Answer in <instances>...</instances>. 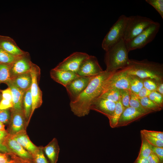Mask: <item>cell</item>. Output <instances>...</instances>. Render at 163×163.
<instances>
[{
	"mask_svg": "<svg viewBox=\"0 0 163 163\" xmlns=\"http://www.w3.org/2000/svg\"><path fill=\"white\" fill-rule=\"evenodd\" d=\"M160 26L159 22L155 21L133 39L126 42L129 52L142 48L152 42L159 31Z\"/></svg>",
	"mask_w": 163,
	"mask_h": 163,
	"instance_id": "5b68a950",
	"label": "cell"
},
{
	"mask_svg": "<svg viewBox=\"0 0 163 163\" xmlns=\"http://www.w3.org/2000/svg\"><path fill=\"white\" fill-rule=\"evenodd\" d=\"M11 135L20 145L32 155L37 150L38 147L30 141L27 133L26 129Z\"/></svg>",
	"mask_w": 163,
	"mask_h": 163,
	"instance_id": "ffe728a7",
	"label": "cell"
},
{
	"mask_svg": "<svg viewBox=\"0 0 163 163\" xmlns=\"http://www.w3.org/2000/svg\"><path fill=\"white\" fill-rule=\"evenodd\" d=\"M50 75L51 78L53 80L65 87L73 80L79 76L75 72L58 70L54 68L50 70Z\"/></svg>",
	"mask_w": 163,
	"mask_h": 163,
	"instance_id": "ac0fdd59",
	"label": "cell"
},
{
	"mask_svg": "<svg viewBox=\"0 0 163 163\" xmlns=\"http://www.w3.org/2000/svg\"><path fill=\"white\" fill-rule=\"evenodd\" d=\"M10 79L9 64L0 63V84H6Z\"/></svg>",
	"mask_w": 163,
	"mask_h": 163,
	"instance_id": "f1b7e54d",
	"label": "cell"
},
{
	"mask_svg": "<svg viewBox=\"0 0 163 163\" xmlns=\"http://www.w3.org/2000/svg\"><path fill=\"white\" fill-rule=\"evenodd\" d=\"M5 130L4 124L0 121V130Z\"/></svg>",
	"mask_w": 163,
	"mask_h": 163,
	"instance_id": "f907efd6",
	"label": "cell"
},
{
	"mask_svg": "<svg viewBox=\"0 0 163 163\" xmlns=\"http://www.w3.org/2000/svg\"><path fill=\"white\" fill-rule=\"evenodd\" d=\"M147 114L130 107L126 108L120 117L116 127L128 125Z\"/></svg>",
	"mask_w": 163,
	"mask_h": 163,
	"instance_id": "2e32d148",
	"label": "cell"
},
{
	"mask_svg": "<svg viewBox=\"0 0 163 163\" xmlns=\"http://www.w3.org/2000/svg\"><path fill=\"white\" fill-rule=\"evenodd\" d=\"M30 72L32 78L30 91L32 100V105L30 120L34 110L40 107L43 103L42 92L38 85L40 74V69L38 66L34 64Z\"/></svg>",
	"mask_w": 163,
	"mask_h": 163,
	"instance_id": "ba28073f",
	"label": "cell"
},
{
	"mask_svg": "<svg viewBox=\"0 0 163 163\" xmlns=\"http://www.w3.org/2000/svg\"><path fill=\"white\" fill-rule=\"evenodd\" d=\"M139 99L143 108L151 113L160 111L162 109L150 99L148 97H144Z\"/></svg>",
	"mask_w": 163,
	"mask_h": 163,
	"instance_id": "484cf974",
	"label": "cell"
},
{
	"mask_svg": "<svg viewBox=\"0 0 163 163\" xmlns=\"http://www.w3.org/2000/svg\"><path fill=\"white\" fill-rule=\"evenodd\" d=\"M10 155H12V156H16L17 157H18L16 155H15L14 154L12 153H11V152H10V153H8ZM28 163H30V162H27Z\"/></svg>",
	"mask_w": 163,
	"mask_h": 163,
	"instance_id": "816d5d0a",
	"label": "cell"
},
{
	"mask_svg": "<svg viewBox=\"0 0 163 163\" xmlns=\"http://www.w3.org/2000/svg\"><path fill=\"white\" fill-rule=\"evenodd\" d=\"M10 112L9 126L7 130L8 134L14 135L20 131L26 129L27 121L23 110H16L11 108Z\"/></svg>",
	"mask_w": 163,
	"mask_h": 163,
	"instance_id": "5bb4252c",
	"label": "cell"
},
{
	"mask_svg": "<svg viewBox=\"0 0 163 163\" xmlns=\"http://www.w3.org/2000/svg\"><path fill=\"white\" fill-rule=\"evenodd\" d=\"M116 105L114 102L99 97L93 102L90 109L102 113L109 119L112 116Z\"/></svg>",
	"mask_w": 163,
	"mask_h": 163,
	"instance_id": "9a60e30c",
	"label": "cell"
},
{
	"mask_svg": "<svg viewBox=\"0 0 163 163\" xmlns=\"http://www.w3.org/2000/svg\"><path fill=\"white\" fill-rule=\"evenodd\" d=\"M0 91L2 93V98L5 99L12 102L11 92L9 87L5 89L0 90Z\"/></svg>",
	"mask_w": 163,
	"mask_h": 163,
	"instance_id": "b9f144b4",
	"label": "cell"
},
{
	"mask_svg": "<svg viewBox=\"0 0 163 163\" xmlns=\"http://www.w3.org/2000/svg\"><path fill=\"white\" fill-rule=\"evenodd\" d=\"M125 68L128 75L143 79H163V65L161 63L147 59L139 61L130 59L129 65Z\"/></svg>",
	"mask_w": 163,
	"mask_h": 163,
	"instance_id": "7a4b0ae2",
	"label": "cell"
},
{
	"mask_svg": "<svg viewBox=\"0 0 163 163\" xmlns=\"http://www.w3.org/2000/svg\"><path fill=\"white\" fill-rule=\"evenodd\" d=\"M89 56L84 53H73L59 63L54 68L76 73L82 62Z\"/></svg>",
	"mask_w": 163,
	"mask_h": 163,
	"instance_id": "9c48e42d",
	"label": "cell"
},
{
	"mask_svg": "<svg viewBox=\"0 0 163 163\" xmlns=\"http://www.w3.org/2000/svg\"><path fill=\"white\" fill-rule=\"evenodd\" d=\"M129 90L131 92L137 95L140 90L143 87V79L136 76L128 75Z\"/></svg>",
	"mask_w": 163,
	"mask_h": 163,
	"instance_id": "d4e9b609",
	"label": "cell"
},
{
	"mask_svg": "<svg viewBox=\"0 0 163 163\" xmlns=\"http://www.w3.org/2000/svg\"><path fill=\"white\" fill-rule=\"evenodd\" d=\"M0 48L15 56H21L26 52L20 48L12 38L2 35H0Z\"/></svg>",
	"mask_w": 163,
	"mask_h": 163,
	"instance_id": "e0dca14e",
	"label": "cell"
},
{
	"mask_svg": "<svg viewBox=\"0 0 163 163\" xmlns=\"http://www.w3.org/2000/svg\"><path fill=\"white\" fill-rule=\"evenodd\" d=\"M149 98L162 109L163 107V96L156 91L151 92Z\"/></svg>",
	"mask_w": 163,
	"mask_h": 163,
	"instance_id": "836d02e7",
	"label": "cell"
},
{
	"mask_svg": "<svg viewBox=\"0 0 163 163\" xmlns=\"http://www.w3.org/2000/svg\"><path fill=\"white\" fill-rule=\"evenodd\" d=\"M163 163L162 162V163Z\"/></svg>",
	"mask_w": 163,
	"mask_h": 163,
	"instance_id": "11a10c76",
	"label": "cell"
},
{
	"mask_svg": "<svg viewBox=\"0 0 163 163\" xmlns=\"http://www.w3.org/2000/svg\"><path fill=\"white\" fill-rule=\"evenodd\" d=\"M34 64L31 61L30 54L27 52L18 56L12 63L9 64L11 79L30 72Z\"/></svg>",
	"mask_w": 163,
	"mask_h": 163,
	"instance_id": "30bf717a",
	"label": "cell"
},
{
	"mask_svg": "<svg viewBox=\"0 0 163 163\" xmlns=\"http://www.w3.org/2000/svg\"><path fill=\"white\" fill-rule=\"evenodd\" d=\"M6 84L8 85L11 91L13 105L12 108L16 110H23V101L25 92L17 87L10 80Z\"/></svg>",
	"mask_w": 163,
	"mask_h": 163,
	"instance_id": "44dd1931",
	"label": "cell"
},
{
	"mask_svg": "<svg viewBox=\"0 0 163 163\" xmlns=\"http://www.w3.org/2000/svg\"><path fill=\"white\" fill-rule=\"evenodd\" d=\"M104 62L107 72H112L127 66L130 59L126 42L123 39L105 51Z\"/></svg>",
	"mask_w": 163,
	"mask_h": 163,
	"instance_id": "3957f363",
	"label": "cell"
},
{
	"mask_svg": "<svg viewBox=\"0 0 163 163\" xmlns=\"http://www.w3.org/2000/svg\"><path fill=\"white\" fill-rule=\"evenodd\" d=\"M11 113L9 109L0 110V121L4 123H9Z\"/></svg>",
	"mask_w": 163,
	"mask_h": 163,
	"instance_id": "ab89813d",
	"label": "cell"
},
{
	"mask_svg": "<svg viewBox=\"0 0 163 163\" xmlns=\"http://www.w3.org/2000/svg\"><path fill=\"white\" fill-rule=\"evenodd\" d=\"M149 163H160L159 158L152 152L147 158Z\"/></svg>",
	"mask_w": 163,
	"mask_h": 163,
	"instance_id": "f6af8a7d",
	"label": "cell"
},
{
	"mask_svg": "<svg viewBox=\"0 0 163 163\" xmlns=\"http://www.w3.org/2000/svg\"><path fill=\"white\" fill-rule=\"evenodd\" d=\"M0 163H21L20 160L13 157L8 153H2L0 155Z\"/></svg>",
	"mask_w": 163,
	"mask_h": 163,
	"instance_id": "8d00e7d4",
	"label": "cell"
},
{
	"mask_svg": "<svg viewBox=\"0 0 163 163\" xmlns=\"http://www.w3.org/2000/svg\"><path fill=\"white\" fill-rule=\"evenodd\" d=\"M43 147H38L37 150L32 155L33 163H50L43 152Z\"/></svg>",
	"mask_w": 163,
	"mask_h": 163,
	"instance_id": "4dcf8cb0",
	"label": "cell"
},
{
	"mask_svg": "<svg viewBox=\"0 0 163 163\" xmlns=\"http://www.w3.org/2000/svg\"><path fill=\"white\" fill-rule=\"evenodd\" d=\"M2 153H1L0 152V155H1Z\"/></svg>",
	"mask_w": 163,
	"mask_h": 163,
	"instance_id": "db71d44e",
	"label": "cell"
},
{
	"mask_svg": "<svg viewBox=\"0 0 163 163\" xmlns=\"http://www.w3.org/2000/svg\"><path fill=\"white\" fill-rule=\"evenodd\" d=\"M7 130H0V142L2 143L8 135Z\"/></svg>",
	"mask_w": 163,
	"mask_h": 163,
	"instance_id": "7dc6e473",
	"label": "cell"
},
{
	"mask_svg": "<svg viewBox=\"0 0 163 163\" xmlns=\"http://www.w3.org/2000/svg\"><path fill=\"white\" fill-rule=\"evenodd\" d=\"M13 107L12 102L4 99L2 98L0 101V110L11 109Z\"/></svg>",
	"mask_w": 163,
	"mask_h": 163,
	"instance_id": "7bdbcfd3",
	"label": "cell"
},
{
	"mask_svg": "<svg viewBox=\"0 0 163 163\" xmlns=\"http://www.w3.org/2000/svg\"><path fill=\"white\" fill-rule=\"evenodd\" d=\"M93 77L78 76L65 87L70 102L74 101L83 92Z\"/></svg>",
	"mask_w": 163,
	"mask_h": 163,
	"instance_id": "7c38bea8",
	"label": "cell"
},
{
	"mask_svg": "<svg viewBox=\"0 0 163 163\" xmlns=\"http://www.w3.org/2000/svg\"><path fill=\"white\" fill-rule=\"evenodd\" d=\"M18 57L13 56L0 48V63L11 64Z\"/></svg>",
	"mask_w": 163,
	"mask_h": 163,
	"instance_id": "d6a6232c",
	"label": "cell"
},
{
	"mask_svg": "<svg viewBox=\"0 0 163 163\" xmlns=\"http://www.w3.org/2000/svg\"><path fill=\"white\" fill-rule=\"evenodd\" d=\"M119 90L120 100L122 104L125 108L129 107L130 90L128 89H120Z\"/></svg>",
	"mask_w": 163,
	"mask_h": 163,
	"instance_id": "1f68e13d",
	"label": "cell"
},
{
	"mask_svg": "<svg viewBox=\"0 0 163 163\" xmlns=\"http://www.w3.org/2000/svg\"><path fill=\"white\" fill-rule=\"evenodd\" d=\"M2 144L7 148L9 153L27 162L33 163L32 155L20 145L12 135L8 134Z\"/></svg>",
	"mask_w": 163,
	"mask_h": 163,
	"instance_id": "4fadbf2b",
	"label": "cell"
},
{
	"mask_svg": "<svg viewBox=\"0 0 163 163\" xmlns=\"http://www.w3.org/2000/svg\"><path fill=\"white\" fill-rule=\"evenodd\" d=\"M129 107H133L139 111L147 114L151 113L144 109L141 105L139 99L137 95L131 92L129 102Z\"/></svg>",
	"mask_w": 163,
	"mask_h": 163,
	"instance_id": "83f0119b",
	"label": "cell"
},
{
	"mask_svg": "<svg viewBox=\"0 0 163 163\" xmlns=\"http://www.w3.org/2000/svg\"><path fill=\"white\" fill-rule=\"evenodd\" d=\"M151 92L143 87L139 91L137 96L139 99H140L148 97Z\"/></svg>",
	"mask_w": 163,
	"mask_h": 163,
	"instance_id": "ee69618b",
	"label": "cell"
},
{
	"mask_svg": "<svg viewBox=\"0 0 163 163\" xmlns=\"http://www.w3.org/2000/svg\"><path fill=\"white\" fill-rule=\"evenodd\" d=\"M125 109L120 99L116 103L115 109L112 116L108 119L109 124L111 128L116 127L119 120Z\"/></svg>",
	"mask_w": 163,
	"mask_h": 163,
	"instance_id": "cb8c5ba5",
	"label": "cell"
},
{
	"mask_svg": "<svg viewBox=\"0 0 163 163\" xmlns=\"http://www.w3.org/2000/svg\"><path fill=\"white\" fill-rule=\"evenodd\" d=\"M126 18L120 16L104 37L101 46L105 51L123 39Z\"/></svg>",
	"mask_w": 163,
	"mask_h": 163,
	"instance_id": "8992f818",
	"label": "cell"
},
{
	"mask_svg": "<svg viewBox=\"0 0 163 163\" xmlns=\"http://www.w3.org/2000/svg\"><path fill=\"white\" fill-rule=\"evenodd\" d=\"M112 89L130 90L128 74L125 68L111 73L105 83L103 92Z\"/></svg>",
	"mask_w": 163,
	"mask_h": 163,
	"instance_id": "52a82bcc",
	"label": "cell"
},
{
	"mask_svg": "<svg viewBox=\"0 0 163 163\" xmlns=\"http://www.w3.org/2000/svg\"><path fill=\"white\" fill-rule=\"evenodd\" d=\"M156 80L151 78L143 79V87L151 91H156L157 87Z\"/></svg>",
	"mask_w": 163,
	"mask_h": 163,
	"instance_id": "74e56055",
	"label": "cell"
},
{
	"mask_svg": "<svg viewBox=\"0 0 163 163\" xmlns=\"http://www.w3.org/2000/svg\"><path fill=\"white\" fill-rule=\"evenodd\" d=\"M140 133L158 139L163 140V132L143 129L141 130Z\"/></svg>",
	"mask_w": 163,
	"mask_h": 163,
	"instance_id": "f35d334b",
	"label": "cell"
},
{
	"mask_svg": "<svg viewBox=\"0 0 163 163\" xmlns=\"http://www.w3.org/2000/svg\"><path fill=\"white\" fill-rule=\"evenodd\" d=\"M142 143L140 151L138 157L147 158L152 152L151 145L141 134Z\"/></svg>",
	"mask_w": 163,
	"mask_h": 163,
	"instance_id": "f546056e",
	"label": "cell"
},
{
	"mask_svg": "<svg viewBox=\"0 0 163 163\" xmlns=\"http://www.w3.org/2000/svg\"><path fill=\"white\" fill-rule=\"evenodd\" d=\"M2 99L1 94L0 93V101Z\"/></svg>",
	"mask_w": 163,
	"mask_h": 163,
	"instance_id": "f5cc1de1",
	"label": "cell"
},
{
	"mask_svg": "<svg viewBox=\"0 0 163 163\" xmlns=\"http://www.w3.org/2000/svg\"><path fill=\"white\" fill-rule=\"evenodd\" d=\"M103 70L97 58L90 56L82 62L76 74L79 76L92 77L102 73Z\"/></svg>",
	"mask_w": 163,
	"mask_h": 163,
	"instance_id": "8fae6325",
	"label": "cell"
},
{
	"mask_svg": "<svg viewBox=\"0 0 163 163\" xmlns=\"http://www.w3.org/2000/svg\"><path fill=\"white\" fill-rule=\"evenodd\" d=\"M43 152L50 163H57L58 160L60 148L57 139L53 138L49 143L43 147Z\"/></svg>",
	"mask_w": 163,
	"mask_h": 163,
	"instance_id": "d6986e66",
	"label": "cell"
},
{
	"mask_svg": "<svg viewBox=\"0 0 163 163\" xmlns=\"http://www.w3.org/2000/svg\"><path fill=\"white\" fill-rule=\"evenodd\" d=\"M99 97L103 98L116 103L120 99L119 89H112L103 92Z\"/></svg>",
	"mask_w": 163,
	"mask_h": 163,
	"instance_id": "4316f807",
	"label": "cell"
},
{
	"mask_svg": "<svg viewBox=\"0 0 163 163\" xmlns=\"http://www.w3.org/2000/svg\"><path fill=\"white\" fill-rule=\"evenodd\" d=\"M145 139L152 146L163 147V140H161L151 136L141 133Z\"/></svg>",
	"mask_w": 163,
	"mask_h": 163,
	"instance_id": "d590c367",
	"label": "cell"
},
{
	"mask_svg": "<svg viewBox=\"0 0 163 163\" xmlns=\"http://www.w3.org/2000/svg\"><path fill=\"white\" fill-rule=\"evenodd\" d=\"M152 152L159 158L161 163L163 160V147H155L151 145Z\"/></svg>",
	"mask_w": 163,
	"mask_h": 163,
	"instance_id": "60d3db41",
	"label": "cell"
},
{
	"mask_svg": "<svg viewBox=\"0 0 163 163\" xmlns=\"http://www.w3.org/2000/svg\"><path fill=\"white\" fill-rule=\"evenodd\" d=\"M155 21L139 15L127 17L123 40L128 42L134 38Z\"/></svg>",
	"mask_w": 163,
	"mask_h": 163,
	"instance_id": "277c9868",
	"label": "cell"
},
{
	"mask_svg": "<svg viewBox=\"0 0 163 163\" xmlns=\"http://www.w3.org/2000/svg\"><path fill=\"white\" fill-rule=\"evenodd\" d=\"M145 1L153 7L163 19V0H145Z\"/></svg>",
	"mask_w": 163,
	"mask_h": 163,
	"instance_id": "e575fe53",
	"label": "cell"
},
{
	"mask_svg": "<svg viewBox=\"0 0 163 163\" xmlns=\"http://www.w3.org/2000/svg\"><path fill=\"white\" fill-rule=\"evenodd\" d=\"M10 80L17 87L25 92L30 88L32 84L30 71L16 76L11 78Z\"/></svg>",
	"mask_w": 163,
	"mask_h": 163,
	"instance_id": "7402d4cb",
	"label": "cell"
},
{
	"mask_svg": "<svg viewBox=\"0 0 163 163\" xmlns=\"http://www.w3.org/2000/svg\"><path fill=\"white\" fill-rule=\"evenodd\" d=\"M112 72L105 70L94 76L83 92L74 101L70 102L71 110L75 115L81 117L89 113L91 104L102 93L105 83Z\"/></svg>",
	"mask_w": 163,
	"mask_h": 163,
	"instance_id": "6da1fadb",
	"label": "cell"
},
{
	"mask_svg": "<svg viewBox=\"0 0 163 163\" xmlns=\"http://www.w3.org/2000/svg\"><path fill=\"white\" fill-rule=\"evenodd\" d=\"M32 105V100L30 88L25 92L23 101V110L27 121V127L30 121Z\"/></svg>",
	"mask_w": 163,
	"mask_h": 163,
	"instance_id": "603a6c76",
	"label": "cell"
},
{
	"mask_svg": "<svg viewBox=\"0 0 163 163\" xmlns=\"http://www.w3.org/2000/svg\"><path fill=\"white\" fill-rule=\"evenodd\" d=\"M0 152L3 153H8L9 152V151L7 148L2 143L0 142Z\"/></svg>",
	"mask_w": 163,
	"mask_h": 163,
	"instance_id": "681fc988",
	"label": "cell"
},
{
	"mask_svg": "<svg viewBox=\"0 0 163 163\" xmlns=\"http://www.w3.org/2000/svg\"><path fill=\"white\" fill-rule=\"evenodd\" d=\"M134 163H149L147 158L138 157Z\"/></svg>",
	"mask_w": 163,
	"mask_h": 163,
	"instance_id": "c3c4849f",
	"label": "cell"
},
{
	"mask_svg": "<svg viewBox=\"0 0 163 163\" xmlns=\"http://www.w3.org/2000/svg\"><path fill=\"white\" fill-rule=\"evenodd\" d=\"M156 91L163 96V79L156 81Z\"/></svg>",
	"mask_w": 163,
	"mask_h": 163,
	"instance_id": "bcb514c9",
	"label": "cell"
}]
</instances>
